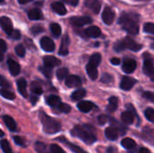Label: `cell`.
Wrapping results in <instances>:
<instances>
[{
    "label": "cell",
    "instance_id": "14",
    "mask_svg": "<svg viewBox=\"0 0 154 153\" xmlns=\"http://www.w3.org/2000/svg\"><path fill=\"white\" fill-rule=\"evenodd\" d=\"M136 61L133 59H126L123 64V70L125 73H133L136 69Z\"/></svg>",
    "mask_w": 154,
    "mask_h": 153
},
{
    "label": "cell",
    "instance_id": "61",
    "mask_svg": "<svg viewBox=\"0 0 154 153\" xmlns=\"http://www.w3.org/2000/svg\"><path fill=\"white\" fill-rule=\"evenodd\" d=\"M138 1H143V0H138Z\"/></svg>",
    "mask_w": 154,
    "mask_h": 153
},
{
    "label": "cell",
    "instance_id": "8",
    "mask_svg": "<svg viewBox=\"0 0 154 153\" xmlns=\"http://www.w3.org/2000/svg\"><path fill=\"white\" fill-rule=\"evenodd\" d=\"M65 84L69 87H80L82 82L79 77L76 75H69L65 78Z\"/></svg>",
    "mask_w": 154,
    "mask_h": 153
},
{
    "label": "cell",
    "instance_id": "38",
    "mask_svg": "<svg viewBox=\"0 0 154 153\" xmlns=\"http://www.w3.org/2000/svg\"><path fill=\"white\" fill-rule=\"evenodd\" d=\"M144 115H145V117L147 118L148 121L154 123V109L152 107H149L145 110L144 112Z\"/></svg>",
    "mask_w": 154,
    "mask_h": 153
},
{
    "label": "cell",
    "instance_id": "22",
    "mask_svg": "<svg viewBox=\"0 0 154 153\" xmlns=\"http://www.w3.org/2000/svg\"><path fill=\"white\" fill-rule=\"evenodd\" d=\"M85 33L88 37L97 38L101 35V30L97 26H90L85 30Z\"/></svg>",
    "mask_w": 154,
    "mask_h": 153
},
{
    "label": "cell",
    "instance_id": "13",
    "mask_svg": "<svg viewBox=\"0 0 154 153\" xmlns=\"http://www.w3.org/2000/svg\"><path fill=\"white\" fill-rule=\"evenodd\" d=\"M101 5L102 3L99 0H86L85 1V5L88 7L95 14H98L100 12Z\"/></svg>",
    "mask_w": 154,
    "mask_h": 153
},
{
    "label": "cell",
    "instance_id": "21",
    "mask_svg": "<svg viewBox=\"0 0 154 153\" xmlns=\"http://www.w3.org/2000/svg\"><path fill=\"white\" fill-rule=\"evenodd\" d=\"M77 106L79 109V111H81L83 113H88L89 111H91L93 109L95 105L90 101H81L78 104Z\"/></svg>",
    "mask_w": 154,
    "mask_h": 153
},
{
    "label": "cell",
    "instance_id": "28",
    "mask_svg": "<svg viewBox=\"0 0 154 153\" xmlns=\"http://www.w3.org/2000/svg\"><path fill=\"white\" fill-rule=\"evenodd\" d=\"M121 145L126 150H133L136 147V142L131 138H125L122 140Z\"/></svg>",
    "mask_w": 154,
    "mask_h": 153
},
{
    "label": "cell",
    "instance_id": "58",
    "mask_svg": "<svg viewBox=\"0 0 154 153\" xmlns=\"http://www.w3.org/2000/svg\"><path fill=\"white\" fill-rule=\"evenodd\" d=\"M151 47H152V49H154V41L152 42V46H151Z\"/></svg>",
    "mask_w": 154,
    "mask_h": 153
},
{
    "label": "cell",
    "instance_id": "25",
    "mask_svg": "<svg viewBox=\"0 0 154 153\" xmlns=\"http://www.w3.org/2000/svg\"><path fill=\"white\" fill-rule=\"evenodd\" d=\"M28 17L31 20H40L42 18V13L38 8H32L28 12Z\"/></svg>",
    "mask_w": 154,
    "mask_h": 153
},
{
    "label": "cell",
    "instance_id": "12",
    "mask_svg": "<svg viewBox=\"0 0 154 153\" xmlns=\"http://www.w3.org/2000/svg\"><path fill=\"white\" fill-rule=\"evenodd\" d=\"M60 63H61V61L54 56H45L43 58V65L48 68H51V69H52L56 66H60Z\"/></svg>",
    "mask_w": 154,
    "mask_h": 153
},
{
    "label": "cell",
    "instance_id": "4",
    "mask_svg": "<svg viewBox=\"0 0 154 153\" xmlns=\"http://www.w3.org/2000/svg\"><path fill=\"white\" fill-rule=\"evenodd\" d=\"M142 48H143V46L141 44L137 43L135 41H134L130 37H126L124 40L118 41L114 46V49L117 52H120L125 49H128V50H131L133 51H138Z\"/></svg>",
    "mask_w": 154,
    "mask_h": 153
},
{
    "label": "cell",
    "instance_id": "48",
    "mask_svg": "<svg viewBox=\"0 0 154 153\" xmlns=\"http://www.w3.org/2000/svg\"><path fill=\"white\" fill-rule=\"evenodd\" d=\"M143 97L149 100V101L154 102V93H152V92H150V91L143 92Z\"/></svg>",
    "mask_w": 154,
    "mask_h": 153
},
{
    "label": "cell",
    "instance_id": "40",
    "mask_svg": "<svg viewBox=\"0 0 154 153\" xmlns=\"http://www.w3.org/2000/svg\"><path fill=\"white\" fill-rule=\"evenodd\" d=\"M62 142H66V144L69 146V148L70 149V151H72L74 153H87L85 151H83L81 148H79V146H76V145H74V144H70V143H68L67 142V141H63Z\"/></svg>",
    "mask_w": 154,
    "mask_h": 153
},
{
    "label": "cell",
    "instance_id": "10",
    "mask_svg": "<svg viewBox=\"0 0 154 153\" xmlns=\"http://www.w3.org/2000/svg\"><path fill=\"white\" fill-rule=\"evenodd\" d=\"M0 24H1V27L2 29L4 30V32L10 35V33L13 32L14 28H13V23H12V21L6 17V16H2L0 18Z\"/></svg>",
    "mask_w": 154,
    "mask_h": 153
},
{
    "label": "cell",
    "instance_id": "50",
    "mask_svg": "<svg viewBox=\"0 0 154 153\" xmlns=\"http://www.w3.org/2000/svg\"><path fill=\"white\" fill-rule=\"evenodd\" d=\"M108 120H109V117H108L107 115H99V116H98V119H97L98 124H101V125H104L105 124H106V123L108 122Z\"/></svg>",
    "mask_w": 154,
    "mask_h": 153
},
{
    "label": "cell",
    "instance_id": "9",
    "mask_svg": "<svg viewBox=\"0 0 154 153\" xmlns=\"http://www.w3.org/2000/svg\"><path fill=\"white\" fill-rule=\"evenodd\" d=\"M41 47L43 50L47 52H51L55 50V45L53 41L49 37H43L41 39Z\"/></svg>",
    "mask_w": 154,
    "mask_h": 153
},
{
    "label": "cell",
    "instance_id": "20",
    "mask_svg": "<svg viewBox=\"0 0 154 153\" xmlns=\"http://www.w3.org/2000/svg\"><path fill=\"white\" fill-rule=\"evenodd\" d=\"M51 9L53 10V12L60 15H64L67 14V9L65 8L64 5L60 2H53L51 4Z\"/></svg>",
    "mask_w": 154,
    "mask_h": 153
},
{
    "label": "cell",
    "instance_id": "53",
    "mask_svg": "<svg viewBox=\"0 0 154 153\" xmlns=\"http://www.w3.org/2000/svg\"><path fill=\"white\" fill-rule=\"evenodd\" d=\"M66 4L72 5V6H76L79 4V0H63Z\"/></svg>",
    "mask_w": 154,
    "mask_h": 153
},
{
    "label": "cell",
    "instance_id": "7",
    "mask_svg": "<svg viewBox=\"0 0 154 153\" xmlns=\"http://www.w3.org/2000/svg\"><path fill=\"white\" fill-rule=\"evenodd\" d=\"M136 80L131 77H127V76H125L123 77L122 80H121V83H120V87L121 89L125 90V91H129L132 89V87L136 84Z\"/></svg>",
    "mask_w": 154,
    "mask_h": 153
},
{
    "label": "cell",
    "instance_id": "23",
    "mask_svg": "<svg viewBox=\"0 0 154 153\" xmlns=\"http://www.w3.org/2000/svg\"><path fill=\"white\" fill-rule=\"evenodd\" d=\"M26 87H27V83H26V80L24 78H19L17 80V88H18V91H19V93L23 97H27Z\"/></svg>",
    "mask_w": 154,
    "mask_h": 153
},
{
    "label": "cell",
    "instance_id": "56",
    "mask_svg": "<svg viewBox=\"0 0 154 153\" xmlns=\"http://www.w3.org/2000/svg\"><path fill=\"white\" fill-rule=\"evenodd\" d=\"M139 153H151V151L147 148H141L139 150Z\"/></svg>",
    "mask_w": 154,
    "mask_h": 153
},
{
    "label": "cell",
    "instance_id": "17",
    "mask_svg": "<svg viewBox=\"0 0 154 153\" xmlns=\"http://www.w3.org/2000/svg\"><path fill=\"white\" fill-rule=\"evenodd\" d=\"M105 133H106V137L108 139V140H111V141H115L118 138V135H119V131L117 128H116L115 126H110L108 128L106 129L105 131Z\"/></svg>",
    "mask_w": 154,
    "mask_h": 153
},
{
    "label": "cell",
    "instance_id": "41",
    "mask_svg": "<svg viewBox=\"0 0 154 153\" xmlns=\"http://www.w3.org/2000/svg\"><path fill=\"white\" fill-rule=\"evenodd\" d=\"M57 108L59 109V111H60V112H61V113H65V114L69 113V112H70V110H71V107H70L69 105H67V104H63V103H60V104L58 106V107H57Z\"/></svg>",
    "mask_w": 154,
    "mask_h": 153
},
{
    "label": "cell",
    "instance_id": "3",
    "mask_svg": "<svg viewBox=\"0 0 154 153\" xmlns=\"http://www.w3.org/2000/svg\"><path fill=\"white\" fill-rule=\"evenodd\" d=\"M40 120L42 124V128L44 133L48 134H53L60 131V124L56 119L47 115L45 113H40Z\"/></svg>",
    "mask_w": 154,
    "mask_h": 153
},
{
    "label": "cell",
    "instance_id": "5",
    "mask_svg": "<svg viewBox=\"0 0 154 153\" xmlns=\"http://www.w3.org/2000/svg\"><path fill=\"white\" fill-rule=\"evenodd\" d=\"M143 70L151 80L154 81V66L151 58H144Z\"/></svg>",
    "mask_w": 154,
    "mask_h": 153
},
{
    "label": "cell",
    "instance_id": "44",
    "mask_svg": "<svg viewBox=\"0 0 154 153\" xmlns=\"http://www.w3.org/2000/svg\"><path fill=\"white\" fill-rule=\"evenodd\" d=\"M50 152L51 153H65L64 150L60 148L57 144H51L50 147Z\"/></svg>",
    "mask_w": 154,
    "mask_h": 153
},
{
    "label": "cell",
    "instance_id": "52",
    "mask_svg": "<svg viewBox=\"0 0 154 153\" xmlns=\"http://www.w3.org/2000/svg\"><path fill=\"white\" fill-rule=\"evenodd\" d=\"M14 142H15L17 145H19V146H23V147L25 146L24 141H23L21 137H19V136H14Z\"/></svg>",
    "mask_w": 154,
    "mask_h": 153
},
{
    "label": "cell",
    "instance_id": "11",
    "mask_svg": "<svg viewBox=\"0 0 154 153\" xmlns=\"http://www.w3.org/2000/svg\"><path fill=\"white\" fill-rule=\"evenodd\" d=\"M71 24L74 26H83L85 24L92 23V19L88 16H76L70 18Z\"/></svg>",
    "mask_w": 154,
    "mask_h": 153
},
{
    "label": "cell",
    "instance_id": "1",
    "mask_svg": "<svg viewBox=\"0 0 154 153\" xmlns=\"http://www.w3.org/2000/svg\"><path fill=\"white\" fill-rule=\"evenodd\" d=\"M139 16L134 13H125L124 12L119 20L118 23L122 28L132 35H136L139 32Z\"/></svg>",
    "mask_w": 154,
    "mask_h": 153
},
{
    "label": "cell",
    "instance_id": "39",
    "mask_svg": "<svg viewBox=\"0 0 154 153\" xmlns=\"http://www.w3.org/2000/svg\"><path fill=\"white\" fill-rule=\"evenodd\" d=\"M40 70L42 72V74L47 78H51L52 77V69L48 68L46 66H42V68H40Z\"/></svg>",
    "mask_w": 154,
    "mask_h": 153
},
{
    "label": "cell",
    "instance_id": "2",
    "mask_svg": "<svg viewBox=\"0 0 154 153\" xmlns=\"http://www.w3.org/2000/svg\"><path fill=\"white\" fill-rule=\"evenodd\" d=\"M71 134L79 138L87 144H92L97 141V137L93 133V128L89 125H76L71 131Z\"/></svg>",
    "mask_w": 154,
    "mask_h": 153
},
{
    "label": "cell",
    "instance_id": "54",
    "mask_svg": "<svg viewBox=\"0 0 154 153\" xmlns=\"http://www.w3.org/2000/svg\"><path fill=\"white\" fill-rule=\"evenodd\" d=\"M111 63H112L113 65H119V64L121 63V60H120V59H118V58H112V59H111Z\"/></svg>",
    "mask_w": 154,
    "mask_h": 153
},
{
    "label": "cell",
    "instance_id": "19",
    "mask_svg": "<svg viewBox=\"0 0 154 153\" xmlns=\"http://www.w3.org/2000/svg\"><path fill=\"white\" fill-rule=\"evenodd\" d=\"M86 70L88 72V77L92 79V80H96L98 76V72H97V67L91 64V63H88V65L86 66Z\"/></svg>",
    "mask_w": 154,
    "mask_h": 153
},
{
    "label": "cell",
    "instance_id": "32",
    "mask_svg": "<svg viewBox=\"0 0 154 153\" xmlns=\"http://www.w3.org/2000/svg\"><path fill=\"white\" fill-rule=\"evenodd\" d=\"M68 73H69V70H68V69H66V68H61V69H58L57 70V78H58V79L59 80H63L64 78H66L67 77H68Z\"/></svg>",
    "mask_w": 154,
    "mask_h": 153
},
{
    "label": "cell",
    "instance_id": "49",
    "mask_svg": "<svg viewBox=\"0 0 154 153\" xmlns=\"http://www.w3.org/2000/svg\"><path fill=\"white\" fill-rule=\"evenodd\" d=\"M0 85L2 87V88H9V87H11V84L3 76L0 77Z\"/></svg>",
    "mask_w": 154,
    "mask_h": 153
},
{
    "label": "cell",
    "instance_id": "24",
    "mask_svg": "<svg viewBox=\"0 0 154 153\" xmlns=\"http://www.w3.org/2000/svg\"><path fill=\"white\" fill-rule=\"evenodd\" d=\"M122 122L125 124H132L134 120V115L131 111H125L121 115Z\"/></svg>",
    "mask_w": 154,
    "mask_h": 153
},
{
    "label": "cell",
    "instance_id": "26",
    "mask_svg": "<svg viewBox=\"0 0 154 153\" xmlns=\"http://www.w3.org/2000/svg\"><path fill=\"white\" fill-rule=\"evenodd\" d=\"M46 103L51 107H58V106L60 104V98L58 96L51 95L46 98Z\"/></svg>",
    "mask_w": 154,
    "mask_h": 153
},
{
    "label": "cell",
    "instance_id": "35",
    "mask_svg": "<svg viewBox=\"0 0 154 153\" xmlns=\"http://www.w3.org/2000/svg\"><path fill=\"white\" fill-rule=\"evenodd\" d=\"M35 150L38 153H49L47 151L46 145L41 142H37L35 143Z\"/></svg>",
    "mask_w": 154,
    "mask_h": 153
},
{
    "label": "cell",
    "instance_id": "6",
    "mask_svg": "<svg viewBox=\"0 0 154 153\" xmlns=\"http://www.w3.org/2000/svg\"><path fill=\"white\" fill-rule=\"evenodd\" d=\"M115 16H116L115 12L108 6H106L102 13V20L107 25L112 24V23L115 20Z\"/></svg>",
    "mask_w": 154,
    "mask_h": 153
},
{
    "label": "cell",
    "instance_id": "57",
    "mask_svg": "<svg viewBox=\"0 0 154 153\" xmlns=\"http://www.w3.org/2000/svg\"><path fill=\"white\" fill-rule=\"evenodd\" d=\"M33 0H18L19 4H22V5H24V4H27V3H30Z\"/></svg>",
    "mask_w": 154,
    "mask_h": 153
},
{
    "label": "cell",
    "instance_id": "42",
    "mask_svg": "<svg viewBox=\"0 0 154 153\" xmlns=\"http://www.w3.org/2000/svg\"><path fill=\"white\" fill-rule=\"evenodd\" d=\"M143 31L146 33L154 34V23H146L143 26Z\"/></svg>",
    "mask_w": 154,
    "mask_h": 153
},
{
    "label": "cell",
    "instance_id": "30",
    "mask_svg": "<svg viewBox=\"0 0 154 153\" xmlns=\"http://www.w3.org/2000/svg\"><path fill=\"white\" fill-rule=\"evenodd\" d=\"M50 29H51V32H52V34L55 36V37H58L60 35L61 33V28L60 26V24L56 23H51L50 25Z\"/></svg>",
    "mask_w": 154,
    "mask_h": 153
},
{
    "label": "cell",
    "instance_id": "55",
    "mask_svg": "<svg viewBox=\"0 0 154 153\" xmlns=\"http://www.w3.org/2000/svg\"><path fill=\"white\" fill-rule=\"evenodd\" d=\"M37 101H38V97L36 96V95L34 94L33 96H31V102H32V105H35L36 103H37Z\"/></svg>",
    "mask_w": 154,
    "mask_h": 153
},
{
    "label": "cell",
    "instance_id": "37",
    "mask_svg": "<svg viewBox=\"0 0 154 153\" xmlns=\"http://www.w3.org/2000/svg\"><path fill=\"white\" fill-rule=\"evenodd\" d=\"M114 81V78L112 75L108 73H104L103 76L101 77V82L104 84H111Z\"/></svg>",
    "mask_w": 154,
    "mask_h": 153
},
{
    "label": "cell",
    "instance_id": "36",
    "mask_svg": "<svg viewBox=\"0 0 154 153\" xmlns=\"http://www.w3.org/2000/svg\"><path fill=\"white\" fill-rule=\"evenodd\" d=\"M1 95L3 97L6 98V99H9V100H14L15 98V96L14 93L8 91L7 89H5V88H2L1 89Z\"/></svg>",
    "mask_w": 154,
    "mask_h": 153
},
{
    "label": "cell",
    "instance_id": "16",
    "mask_svg": "<svg viewBox=\"0 0 154 153\" xmlns=\"http://www.w3.org/2000/svg\"><path fill=\"white\" fill-rule=\"evenodd\" d=\"M7 66H8L9 71H10L12 76H17L20 73V66L14 60L8 59L7 60Z\"/></svg>",
    "mask_w": 154,
    "mask_h": 153
},
{
    "label": "cell",
    "instance_id": "60",
    "mask_svg": "<svg viewBox=\"0 0 154 153\" xmlns=\"http://www.w3.org/2000/svg\"><path fill=\"white\" fill-rule=\"evenodd\" d=\"M0 2H1V3H3V2H4V0H0Z\"/></svg>",
    "mask_w": 154,
    "mask_h": 153
},
{
    "label": "cell",
    "instance_id": "59",
    "mask_svg": "<svg viewBox=\"0 0 154 153\" xmlns=\"http://www.w3.org/2000/svg\"><path fill=\"white\" fill-rule=\"evenodd\" d=\"M1 136H4V132H1Z\"/></svg>",
    "mask_w": 154,
    "mask_h": 153
},
{
    "label": "cell",
    "instance_id": "33",
    "mask_svg": "<svg viewBox=\"0 0 154 153\" xmlns=\"http://www.w3.org/2000/svg\"><path fill=\"white\" fill-rule=\"evenodd\" d=\"M88 62L97 67V66L100 64V62H101V55H100L99 53H95V54H93V55L90 57Z\"/></svg>",
    "mask_w": 154,
    "mask_h": 153
},
{
    "label": "cell",
    "instance_id": "47",
    "mask_svg": "<svg viewBox=\"0 0 154 153\" xmlns=\"http://www.w3.org/2000/svg\"><path fill=\"white\" fill-rule=\"evenodd\" d=\"M7 49V46H6V43L4 40H0V52H1V55H0V60H3V55L4 53L5 52Z\"/></svg>",
    "mask_w": 154,
    "mask_h": 153
},
{
    "label": "cell",
    "instance_id": "45",
    "mask_svg": "<svg viewBox=\"0 0 154 153\" xmlns=\"http://www.w3.org/2000/svg\"><path fill=\"white\" fill-rule=\"evenodd\" d=\"M15 52L19 57H23L25 54V49L22 44H18L15 47Z\"/></svg>",
    "mask_w": 154,
    "mask_h": 153
},
{
    "label": "cell",
    "instance_id": "46",
    "mask_svg": "<svg viewBox=\"0 0 154 153\" xmlns=\"http://www.w3.org/2000/svg\"><path fill=\"white\" fill-rule=\"evenodd\" d=\"M43 30H44L43 27H42L41 25H34V26H32V27L31 28V32H32V34L36 35V34H39V33L42 32Z\"/></svg>",
    "mask_w": 154,
    "mask_h": 153
},
{
    "label": "cell",
    "instance_id": "43",
    "mask_svg": "<svg viewBox=\"0 0 154 153\" xmlns=\"http://www.w3.org/2000/svg\"><path fill=\"white\" fill-rule=\"evenodd\" d=\"M111 123H112L113 126H116V128L118 129V131H120V133H123V134H125V132H126V130H127L125 126L121 125L117 121H116V120H114V119H112Z\"/></svg>",
    "mask_w": 154,
    "mask_h": 153
},
{
    "label": "cell",
    "instance_id": "29",
    "mask_svg": "<svg viewBox=\"0 0 154 153\" xmlns=\"http://www.w3.org/2000/svg\"><path fill=\"white\" fill-rule=\"evenodd\" d=\"M85 96H86V90L83 88H79L71 94V99L74 101H79V100L82 99Z\"/></svg>",
    "mask_w": 154,
    "mask_h": 153
},
{
    "label": "cell",
    "instance_id": "27",
    "mask_svg": "<svg viewBox=\"0 0 154 153\" xmlns=\"http://www.w3.org/2000/svg\"><path fill=\"white\" fill-rule=\"evenodd\" d=\"M108 102H109V104L107 106L106 110L109 113H114L117 109V107H118V99L116 96H111L109 98V101Z\"/></svg>",
    "mask_w": 154,
    "mask_h": 153
},
{
    "label": "cell",
    "instance_id": "18",
    "mask_svg": "<svg viewBox=\"0 0 154 153\" xmlns=\"http://www.w3.org/2000/svg\"><path fill=\"white\" fill-rule=\"evenodd\" d=\"M3 121L5 124V126L11 131V132H15L17 131V124L15 121L9 115H4L3 116Z\"/></svg>",
    "mask_w": 154,
    "mask_h": 153
},
{
    "label": "cell",
    "instance_id": "51",
    "mask_svg": "<svg viewBox=\"0 0 154 153\" xmlns=\"http://www.w3.org/2000/svg\"><path fill=\"white\" fill-rule=\"evenodd\" d=\"M12 39H14V40H19L21 38V32L18 31V30H13V32L10 33L9 35Z\"/></svg>",
    "mask_w": 154,
    "mask_h": 153
},
{
    "label": "cell",
    "instance_id": "15",
    "mask_svg": "<svg viewBox=\"0 0 154 153\" xmlns=\"http://www.w3.org/2000/svg\"><path fill=\"white\" fill-rule=\"evenodd\" d=\"M69 43H70V41H69V38L68 35H65L63 38H62V41H61V44H60V50H59V54L61 55V56H66L68 55L69 53Z\"/></svg>",
    "mask_w": 154,
    "mask_h": 153
},
{
    "label": "cell",
    "instance_id": "31",
    "mask_svg": "<svg viewBox=\"0 0 154 153\" xmlns=\"http://www.w3.org/2000/svg\"><path fill=\"white\" fill-rule=\"evenodd\" d=\"M31 91L33 94L39 96V95H41L42 93V88L41 85L37 81H34V82H32L31 84Z\"/></svg>",
    "mask_w": 154,
    "mask_h": 153
},
{
    "label": "cell",
    "instance_id": "34",
    "mask_svg": "<svg viewBox=\"0 0 154 153\" xmlns=\"http://www.w3.org/2000/svg\"><path fill=\"white\" fill-rule=\"evenodd\" d=\"M1 148H2V151L4 153H13L11 146H10L8 141H6V140H4V139L1 140Z\"/></svg>",
    "mask_w": 154,
    "mask_h": 153
}]
</instances>
